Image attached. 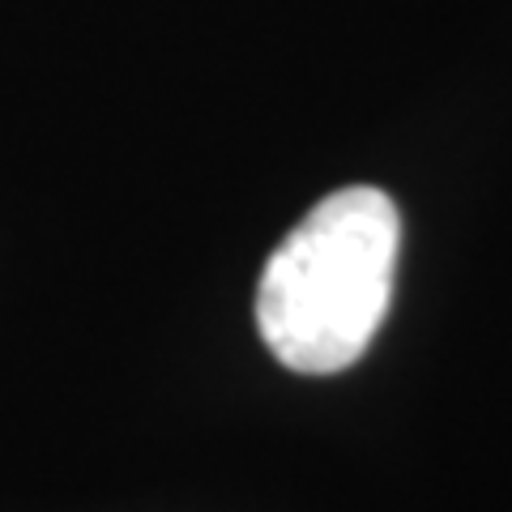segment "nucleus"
Returning a JSON list of instances; mask_svg holds the SVG:
<instances>
[{"label": "nucleus", "mask_w": 512, "mask_h": 512, "mask_svg": "<svg viewBox=\"0 0 512 512\" xmlns=\"http://www.w3.org/2000/svg\"><path fill=\"white\" fill-rule=\"evenodd\" d=\"M402 214L389 192L350 184L312 205L269 252L256 329L282 367L333 376L359 363L393 299Z\"/></svg>", "instance_id": "obj_1"}]
</instances>
